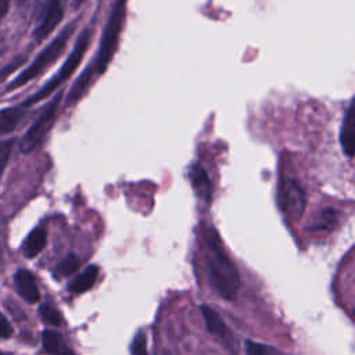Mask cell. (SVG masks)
I'll return each mask as SVG.
<instances>
[{"mask_svg":"<svg viewBox=\"0 0 355 355\" xmlns=\"http://www.w3.org/2000/svg\"><path fill=\"white\" fill-rule=\"evenodd\" d=\"M354 139H355V119H354V104L349 103L348 110L345 111L341 132H340V143L343 153L351 158L354 155Z\"/></svg>","mask_w":355,"mask_h":355,"instance_id":"11","label":"cell"},{"mask_svg":"<svg viewBox=\"0 0 355 355\" xmlns=\"http://www.w3.org/2000/svg\"><path fill=\"white\" fill-rule=\"evenodd\" d=\"M61 98H62V92H58L46 104V107L42 110V112L39 114L36 121L26 130V133L24 135V137L19 141V150L24 154L32 153L42 144V141L44 140V137L47 136V133L50 132V129L53 128V125L55 122L58 108L61 104Z\"/></svg>","mask_w":355,"mask_h":355,"instance_id":"5","label":"cell"},{"mask_svg":"<svg viewBox=\"0 0 355 355\" xmlns=\"http://www.w3.org/2000/svg\"><path fill=\"white\" fill-rule=\"evenodd\" d=\"M280 202L283 211L293 219H300L304 215L306 205L305 190L297 179H284L280 189Z\"/></svg>","mask_w":355,"mask_h":355,"instance_id":"7","label":"cell"},{"mask_svg":"<svg viewBox=\"0 0 355 355\" xmlns=\"http://www.w3.org/2000/svg\"><path fill=\"white\" fill-rule=\"evenodd\" d=\"M65 3H67V0H47L46 1L43 11L40 14L39 22L33 31V36L37 43H40L46 37H49V35L61 22V19L64 18Z\"/></svg>","mask_w":355,"mask_h":355,"instance_id":"8","label":"cell"},{"mask_svg":"<svg viewBox=\"0 0 355 355\" xmlns=\"http://www.w3.org/2000/svg\"><path fill=\"white\" fill-rule=\"evenodd\" d=\"M83 3H85V0H72V6H73V8H79Z\"/></svg>","mask_w":355,"mask_h":355,"instance_id":"25","label":"cell"},{"mask_svg":"<svg viewBox=\"0 0 355 355\" xmlns=\"http://www.w3.org/2000/svg\"><path fill=\"white\" fill-rule=\"evenodd\" d=\"M24 62V58H15L12 62H10L6 68H3L1 71H0V80H3L6 76H8L12 71H15L21 64Z\"/></svg>","mask_w":355,"mask_h":355,"instance_id":"23","label":"cell"},{"mask_svg":"<svg viewBox=\"0 0 355 355\" xmlns=\"http://www.w3.org/2000/svg\"><path fill=\"white\" fill-rule=\"evenodd\" d=\"M10 6H11V0H0V24L3 18L7 15Z\"/></svg>","mask_w":355,"mask_h":355,"instance_id":"24","label":"cell"},{"mask_svg":"<svg viewBox=\"0 0 355 355\" xmlns=\"http://www.w3.org/2000/svg\"><path fill=\"white\" fill-rule=\"evenodd\" d=\"M205 266L212 288L223 300H233L240 288V276L222 248L218 233L214 229H207L204 233Z\"/></svg>","mask_w":355,"mask_h":355,"instance_id":"1","label":"cell"},{"mask_svg":"<svg viewBox=\"0 0 355 355\" xmlns=\"http://www.w3.org/2000/svg\"><path fill=\"white\" fill-rule=\"evenodd\" d=\"M189 179L191 182V186L196 194L204 202H209L211 194H212V186L205 169L200 164H193L189 169Z\"/></svg>","mask_w":355,"mask_h":355,"instance_id":"10","label":"cell"},{"mask_svg":"<svg viewBox=\"0 0 355 355\" xmlns=\"http://www.w3.org/2000/svg\"><path fill=\"white\" fill-rule=\"evenodd\" d=\"M245 352H247V355H286L276 347L255 343L251 340L245 341Z\"/></svg>","mask_w":355,"mask_h":355,"instance_id":"19","label":"cell"},{"mask_svg":"<svg viewBox=\"0 0 355 355\" xmlns=\"http://www.w3.org/2000/svg\"><path fill=\"white\" fill-rule=\"evenodd\" d=\"M14 284L18 294L29 304H36L40 300V291L33 273L28 269H18L14 275Z\"/></svg>","mask_w":355,"mask_h":355,"instance_id":"9","label":"cell"},{"mask_svg":"<svg viewBox=\"0 0 355 355\" xmlns=\"http://www.w3.org/2000/svg\"><path fill=\"white\" fill-rule=\"evenodd\" d=\"M47 243V230L44 227H35L24 240L22 252L26 258L39 255Z\"/></svg>","mask_w":355,"mask_h":355,"instance_id":"13","label":"cell"},{"mask_svg":"<svg viewBox=\"0 0 355 355\" xmlns=\"http://www.w3.org/2000/svg\"><path fill=\"white\" fill-rule=\"evenodd\" d=\"M201 315L205 322V327L211 336H214L230 354L237 355L239 352V343L229 329V326L225 323V320L220 318V315L212 309L208 305L200 306Z\"/></svg>","mask_w":355,"mask_h":355,"instance_id":"6","label":"cell"},{"mask_svg":"<svg viewBox=\"0 0 355 355\" xmlns=\"http://www.w3.org/2000/svg\"><path fill=\"white\" fill-rule=\"evenodd\" d=\"M0 355H3V354H1V352H0Z\"/></svg>","mask_w":355,"mask_h":355,"instance_id":"26","label":"cell"},{"mask_svg":"<svg viewBox=\"0 0 355 355\" xmlns=\"http://www.w3.org/2000/svg\"><path fill=\"white\" fill-rule=\"evenodd\" d=\"M338 216H340V214L336 209L327 208V209L322 211L316 216L315 222L312 225H309V229L311 230H329V229H333L337 225V222H338Z\"/></svg>","mask_w":355,"mask_h":355,"instance_id":"16","label":"cell"},{"mask_svg":"<svg viewBox=\"0 0 355 355\" xmlns=\"http://www.w3.org/2000/svg\"><path fill=\"white\" fill-rule=\"evenodd\" d=\"M39 316L46 324L50 326H60L62 323V316L60 311L49 302H44L39 306Z\"/></svg>","mask_w":355,"mask_h":355,"instance_id":"18","label":"cell"},{"mask_svg":"<svg viewBox=\"0 0 355 355\" xmlns=\"http://www.w3.org/2000/svg\"><path fill=\"white\" fill-rule=\"evenodd\" d=\"M42 343L44 349L53 355H75L64 341L62 336L55 330L46 329L42 334Z\"/></svg>","mask_w":355,"mask_h":355,"instance_id":"14","label":"cell"},{"mask_svg":"<svg viewBox=\"0 0 355 355\" xmlns=\"http://www.w3.org/2000/svg\"><path fill=\"white\" fill-rule=\"evenodd\" d=\"M97 276H98V266L90 265L69 283L68 290L73 294H82L94 286Z\"/></svg>","mask_w":355,"mask_h":355,"instance_id":"15","label":"cell"},{"mask_svg":"<svg viewBox=\"0 0 355 355\" xmlns=\"http://www.w3.org/2000/svg\"><path fill=\"white\" fill-rule=\"evenodd\" d=\"M130 355H148L146 334L141 330L137 331L133 337V341L130 345Z\"/></svg>","mask_w":355,"mask_h":355,"instance_id":"21","label":"cell"},{"mask_svg":"<svg viewBox=\"0 0 355 355\" xmlns=\"http://www.w3.org/2000/svg\"><path fill=\"white\" fill-rule=\"evenodd\" d=\"M26 108L21 104L0 110V136L11 133L24 119Z\"/></svg>","mask_w":355,"mask_h":355,"instance_id":"12","label":"cell"},{"mask_svg":"<svg viewBox=\"0 0 355 355\" xmlns=\"http://www.w3.org/2000/svg\"><path fill=\"white\" fill-rule=\"evenodd\" d=\"M79 268V258L75 254H68L62 261H60L54 269L57 277H67L75 273Z\"/></svg>","mask_w":355,"mask_h":355,"instance_id":"17","label":"cell"},{"mask_svg":"<svg viewBox=\"0 0 355 355\" xmlns=\"http://www.w3.org/2000/svg\"><path fill=\"white\" fill-rule=\"evenodd\" d=\"M125 12H126V0H115L111 14L108 17V21L105 24V28L103 31V36H101V42H100V47L96 54V58L80 73L85 79L92 82L94 75H101L107 69L118 47L121 31L123 26Z\"/></svg>","mask_w":355,"mask_h":355,"instance_id":"2","label":"cell"},{"mask_svg":"<svg viewBox=\"0 0 355 355\" xmlns=\"http://www.w3.org/2000/svg\"><path fill=\"white\" fill-rule=\"evenodd\" d=\"M15 140L14 139H7V140H1L0 141V180L3 178L4 169L10 161L12 148H14Z\"/></svg>","mask_w":355,"mask_h":355,"instance_id":"20","label":"cell"},{"mask_svg":"<svg viewBox=\"0 0 355 355\" xmlns=\"http://www.w3.org/2000/svg\"><path fill=\"white\" fill-rule=\"evenodd\" d=\"M76 19H73L72 22H69L39 54L37 57L15 78L12 79L7 86H6V93L12 92L19 89L21 86L26 85L28 82L33 80L35 78H37L39 75H42L51 64H54L60 55L64 53L67 43L69 40V37L72 36L75 28H76Z\"/></svg>","mask_w":355,"mask_h":355,"instance_id":"4","label":"cell"},{"mask_svg":"<svg viewBox=\"0 0 355 355\" xmlns=\"http://www.w3.org/2000/svg\"><path fill=\"white\" fill-rule=\"evenodd\" d=\"M92 36H93V28L92 26L85 28L82 31V33L79 35V37L76 39L72 51L69 53L68 58L61 65L58 72L55 75H53V78L46 85H43L36 93H33L31 97H28L25 101H22L21 105L28 110L32 105L37 104L39 101L46 100L50 94H53L55 90H58L73 75V72L80 65V62H82V60H83V57H85V54H86V51L90 46Z\"/></svg>","mask_w":355,"mask_h":355,"instance_id":"3","label":"cell"},{"mask_svg":"<svg viewBox=\"0 0 355 355\" xmlns=\"http://www.w3.org/2000/svg\"><path fill=\"white\" fill-rule=\"evenodd\" d=\"M12 334V326L7 318L0 312V338H8Z\"/></svg>","mask_w":355,"mask_h":355,"instance_id":"22","label":"cell"}]
</instances>
